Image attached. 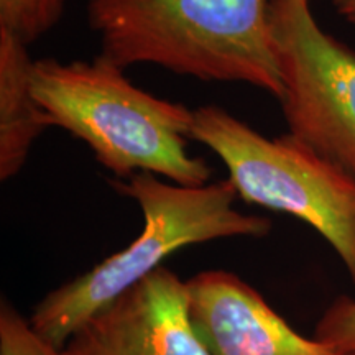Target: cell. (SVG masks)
I'll list each match as a JSON object with an SVG mask.
<instances>
[{
    "mask_svg": "<svg viewBox=\"0 0 355 355\" xmlns=\"http://www.w3.org/2000/svg\"><path fill=\"white\" fill-rule=\"evenodd\" d=\"M101 56L282 96L270 0H87Z\"/></svg>",
    "mask_w": 355,
    "mask_h": 355,
    "instance_id": "1",
    "label": "cell"
},
{
    "mask_svg": "<svg viewBox=\"0 0 355 355\" xmlns=\"http://www.w3.org/2000/svg\"><path fill=\"white\" fill-rule=\"evenodd\" d=\"M32 87L50 127L83 140L117 178L145 171L184 186L209 183V163L188 152L194 109L133 86L107 58L37 60Z\"/></svg>",
    "mask_w": 355,
    "mask_h": 355,
    "instance_id": "2",
    "label": "cell"
},
{
    "mask_svg": "<svg viewBox=\"0 0 355 355\" xmlns=\"http://www.w3.org/2000/svg\"><path fill=\"white\" fill-rule=\"evenodd\" d=\"M114 186L139 204L144 230L121 252L58 286L35 306L30 322L60 349L89 318L165 266L175 252L220 239H261L272 230L266 217L235 209L239 196L229 180L184 186L144 171Z\"/></svg>",
    "mask_w": 355,
    "mask_h": 355,
    "instance_id": "3",
    "label": "cell"
},
{
    "mask_svg": "<svg viewBox=\"0 0 355 355\" xmlns=\"http://www.w3.org/2000/svg\"><path fill=\"white\" fill-rule=\"evenodd\" d=\"M191 140L222 159L239 198L316 230L355 285V180L347 173L291 133L266 139L219 105L194 109Z\"/></svg>",
    "mask_w": 355,
    "mask_h": 355,
    "instance_id": "4",
    "label": "cell"
},
{
    "mask_svg": "<svg viewBox=\"0 0 355 355\" xmlns=\"http://www.w3.org/2000/svg\"><path fill=\"white\" fill-rule=\"evenodd\" d=\"M288 133L355 180V50L319 26L309 0H270Z\"/></svg>",
    "mask_w": 355,
    "mask_h": 355,
    "instance_id": "5",
    "label": "cell"
},
{
    "mask_svg": "<svg viewBox=\"0 0 355 355\" xmlns=\"http://www.w3.org/2000/svg\"><path fill=\"white\" fill-rule=\"evenodd\" d=\"M63 355H211L189 308L188 279L162 266L97 311Z\"/></svg>",
    "mask_w": 355,
    "mask_h": 355,
    "instance_id": "6",
    "label": "cell"
},
{
    "mask_svg": "<svg viewBox=\"0 0 355 355\" xmlns=\"http://www.w3.org/2000/svg\"><path fill=\"white\" fill-rule=\"evenodd\" d=\"M191 318L211 355H339L301 336L259 290L225 270L188 279Z\"/></svg>",
    "mask_w": 355,
    "mask_h": 355,
    "instance_id": "7",
    "label": "cell"
},
{
    "mask_svg": "<svg viewBox=\"0 0 355 355\" xmlns=\"http://www.w3.org/2000/svg\"><path fill=\"white\" fill-rule=\"evenodd\" d=\"M33 60L28 44L0 28V180L8 181L25 166L35 141L50 128L35 99Z\"/></svg>",
    "mask_w": 355,
    "mask_h": 355,
    "instance_id": "8",
    "label": "cell"
},
{
    "mask_svg": "<svg viewBox=\"0 0 355 355\" xmlns=\"http://www.w3.org/2000/svg\"><path fill=\"white\" fill-rule=\"evenodd\" d=\"M66 2L68 0H0V28L30 44L56 26Z\"/></svg>",
    "mask_w": 355,
    "mask_h": 355,
    "instance_id": "9",
    "label": "cell"
},
{
    "mask_svg": "<svg viewBox=\"0 0 355 355\" xmlns=\"http://www.w3.org/2000/svg\"><path fill=\"white\" fill-rule=\"evenodd\" d=\"M0 355H63L10 303L0 304Z\"/></svg>",
    "mask_w": 355,
    "mask_h": 355,
    "instance_id": "10",
    "label": "cell"
},
{
    "mask_svg": "<svg viewBox=\"0 0 355 355\" xmlns=\"http://www.w3.org/2000/svg\"><path fill=\"white\" fill-rule=\"evenodd\" d=\"M314 339L339 355H355V300L340 296L322 313Z\"/></svg>",
    "mask_w": 355,
    "mask_h": 355,
    "instance_id": "11",
    "label": "cell"
},
{
    "mask_svg": "<svg viewBox=\"0 0 355 355\" xmlns=\"http://www.w3.org/2000/svg\"><path fill=\"white\" fill-rule=\"evenodd\" d=\"M332 6L343 19L355 25V0H332Z\"/></svg>",
    "mask_w": 355,
    "mask_h": 355,
    "instance_id": "12",
    "label": "cell"
}]
</instances>
